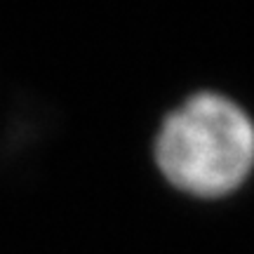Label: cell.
I'll list each match as a JSON object with an SVG mask.
<instances>
[{"instance_id": "1", "label": "cell", "mask_w": 254, "mask_h": 254, "mask_svg": "<svg viewBox=\"0 0 254 254\" xmlns=\"http://www.w3.org/2000/svg\"><path fill=\"white\" fill-rule=\"evenodd\" d=\"M155 160L177 189L195 195H221L236 189L252 170L254 125L238 104L202 92L163 123Z\"/></svg>"}]
</instances>
